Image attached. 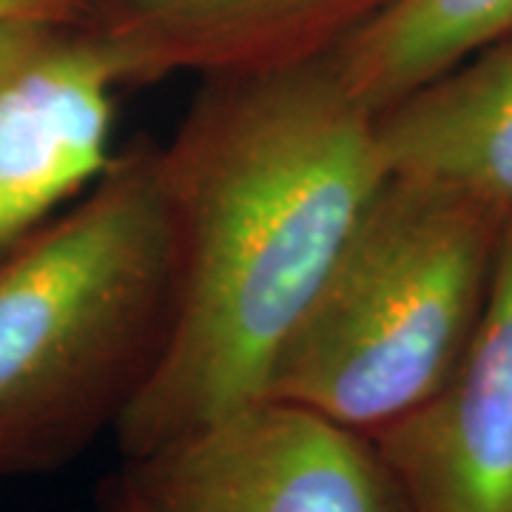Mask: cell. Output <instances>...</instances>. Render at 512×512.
<instances>
[{
	"label": "cell",
	"mask_w": 512,
	"mask_h": 512,
	"mask_svg": "<svg viewBox=\"0 0 512 512\" xmlns=\"http://www.w3.org/2000/svg\"><path fill=\"white\" fill-rule=\"evenodd\" d=\"M384 174L512 222V37L373 114Z\"/></svg>",
	"instance_id": "8"
},
{
	"label": "cell",
	"mask_w": 512,
	"mask_h": 512,
	"mask_svg": "<svg viewBox=\"0 0 512 512\" xmlns=\"http://www.w3.org/2000/svg\"><path fill=\"white\" fill-rule=\"evenodd\" d=\"M370 439L416 512H512V222L456 370Z\"/></svg>",
	"instance_id": "6"
},
{
	"label": "cell",
	"mask_w": 512,
	"mask_h": 512,
	"mask_svg": "<svg viewBox=\"0 0 512 512\" xmlns=\"http://www.w3.org/2000/svg\"><path fill=\"white\" fill-rule=\"evenodd\" d=\"M83 0H0V20H80Z\"/></svg>",
	"instance_id": "10"
},
{
	"label": "cell",
	"mask_w": 512,
	"mask_h": 512,
	"mask_svg": "<svg viewBox=\"0 0 512 512\" xmlns=\"http://www.w3.org/2000/svg\"><path fill=\"white\" fill-rule=\"evenodd\" d=\"M160 165L180 239L163 359L114 424L126 461L265 399L276 356L387 180L330 55L205 77Z\"/></svg>",
	"instance_id": "1"
},
{
	"label": "cell",
	"mask_w": 512,
	"mask_h": 512,
	"mask_svg": "<svg viewBox=\"0 0 512 512\" xmlns=\"http://www.w3.org/2000/svg\"><path fill=\"white\" fill-rule=\"evenodd\" d=\"M120 89L86 23L0 20V254L109 168Z\"/></svg>",
	"instance_id": "5"
},
{
	"label": "cell",
	"mask_w": 512,
	"mask_h": 512,
	"mask_svg": "<svg viewBox=\"0 0 512 512\" xmlns=\"http://www.w3.org/2000/svg\"><path fill=\"white\" fill-rule=\"evenodd\" d=\"M512 37V0H387L330 55L370 114Z\"/></svg>",
	"instance_id": "9"
},
{
	"label": "cell",
	"mask_w": 512,
	"mask_h": 512,
	"mask_svg": "<svg viewBox=\"0 0 512 512\" xmlns=\"http://www.w3.org/2000/svg\"><path fill=\"white\" fill-rule=\"evenodd\" d=\"M510 222L387 177L276 356L265 399L376 436L436 396L493 288Z\"/></svg>",
	"instance_id": "3"
},
{
	"label": "cell",
	"mask_w": 512,
	"mask_h": 512,
	"mask_svg": "<svg viewBox=\"0 0 512 512\" xmlns=\"http://www.w3.org/2000/svg\"><path fill=\"white\" fill-rule=\"evenodd\" d=\"M123 478L157 512H416L370 436L279 399L131 458Z\"/></svg>",
	"instance_id": "4"
},
{
	"label": "cell",
	"mask_w": 512,
	"mask_h": 512,
	"mask_svg": "<svg viewBox=\"0 0 512 512\" xmlns=\"http://www.w3.org/2000/svg\"><path fill=\"white\" fill-rule=\"evenodd\" d=\"M103 512H157L148 504L143 495L137 493L126 478L120 476V481H114L106 493V510Z\"/></svg>",
	"instance_id": "11"
},
{
	"label": "cell",
	"mask_w": 512,
	"mask_h": 512,
	"mask_svg": "<svg viewBox=\"0 0 512 512\" xmlns=\"http://www.w3.org/2000/svg\"><path fill=\"white\" fill-rule=\"evenodd\" d=\"M180 239L160 148L114 154L0 254V476L49 473L114 427L163 359Z\"/></svg>",
	"instance_id": "2"
},
{
	"label": "cell",
	"mask_w": 512,
	"mask_h": 512,
	"mask_svg": "<svg viewBox=\"0 0 512 512\" xmlns=\"http://www.w3.org/2000/svg\"><path fill=\"white\" fill-rule=\"evenodd\" d=\"M387 0H83L123 86L274 72L333 55Z\"/></svg>",
	"instance_id": "7"
}]
</instances>
